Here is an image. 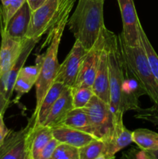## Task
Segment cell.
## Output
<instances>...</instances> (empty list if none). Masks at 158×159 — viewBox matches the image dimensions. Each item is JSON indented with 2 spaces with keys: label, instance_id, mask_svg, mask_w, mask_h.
Listing matches in <instances>:
<instances>
[{
  "label": "cell",
  "instance_id": "1",
  "mask_svg": "<svg viewBox=\"0 0 158 159\" xmlns=\"http://www.w3.org/2000/svg\"><path fill=\"white\" fill-rule=\"evenodd\" d=\"M68 26L75 40L89 50L105 26L104 1L79 0L75 10L68 19Z\"/></svg>",
  "mask_w": 158,
  "mask_h": 159
},
{
  "label": "cell",
  "instance_id": "2",
  "mask_svg": "<svg viewBox=\"0 0 158 159\" xmlns=\"http://www.w3.org/2000/svg\"><path fill=\"white\" fill-rule=\"evenodd\" d=\"M70 13L65 15L58 23L47 33V37L42 48L46 47L43 54L37 55L40 61V71L36 86V107L39 105L47 90L54 82L60 65L57 54L60 40L65 26L68 24Z\"/></svg>",
  "mask_w": 158,
  "mask_h": 159
},
{
  "label": "cell",
  "instance_id": "3",
  "mask_svg": "<svg viewBox=\"0 0 158 159\" xmlns=\"http://www.w3.org/2000/svg\"><path fill=\"white\" fill-rule=\"evenodd\" d=\"M108 43V82H109V107L114 116L116 125L123 124V112L121 107V89L122 84L123 55L119 37L110 31Z\"/></svg>",
  "mask_w": 158,
  "mask_h": 159
},
{
  "label": "cell",
  "instance_id": "4",
  "mask_svg": "<svg viewBox=\"0 0 158 159\" xmlns=\"http://www.w3.org/2000/svg\"><path fill=\"white\" fill-rule=\"evenodd\" d=\"M74 0H46L32 12L26 38L38 40L72 10Z\"/></svg>",
  "mask_w": 158,
  "mask_h": 159
},
{
  "label": "cell",
  "instance_id": "5",
  "mask_svg": "<svg viewBox=\"0 0 158 159\" xmlns=\"http://www.w3.org/2000/svg\"><path fill=\"white\" fill-rule=\"evenodd\" d=\"M118 36L127 62L153 102V107L158 109V82L152 71L142 44L140 43L139 46L129 47L125 43L122 34H118Z\"/></svg>",
  "mask_w": 158,
  "mask_h": 159
},
{
  "label": "cell",
  "instance_id": "6",
  "mask_svg": "<svg viewBox=\"0 0 158 159\" xmlns=\"http://www.w3.org/2000/svg\"><path fill=\"white\" fill-rule=\"evenodd\" d=\"M84 110L88 114L92 127L93 136L104 143L109 141L116 126L109 104L94 95Z\"/></svg>",
  "mask_w": 158,
  "mask_h": 159
},
{
  "label": "cell",
  "instance_id": "7",
  "mask_svg": "<svg viewBox=\"0 0 158 159\" xmlns=\"http://www.w3.org/2000/svg\"><path fill=\"white\" fill-rule=\"evenodd\" d=\"M108 32L109 30L105 26L94 44L88 50L82 61L75 84L71 89H77L83 87L92 88L101 54L106 43Z\"/></svg>",
  "mask_w": 158,
  "mask_h": 159
},
{
  "label": "cell",
  "instance_id": "8",
  "mask_svg": "<svg viewBox=\"0 0 158 159\" xmlns=\"http://www.w3.org/2000/svg\"><path fill=\"white\" fill-rule=\"evenodd\" d=\"M87 51L88 50L85 49L80 42L75 40L66 58L59 66L54 82H60L64 87L72 89Z\"/></svg>",
  "mask_w": 158,
  "mask_h": 159
},
{
  "label": "cell",
  "instance_id": "9",
  "mask_svg": "<svg viewBox=\"0 0 158 159\" xmlns=\"http://www.w3.org/2000/svg\"><path fill=\"white\" fill-rule=\"evenodd\" d=\"M122 21V36L125 43L129 47L140 44L139 22L133 0H117Z\"/></svg>",
  "mask_w": 158,
  "mask_h": 159
},
{
  "label": "cell",
  "instance_id": "10",
  "mask_svg": "<svg viewBox=\"0 0 158 159\" xmlns=\"http://www.w3.org/2000/svg\"><path fill=\"white\" fill-rule=\"evenodd\" d=\"M37 42L38 40H34V39H25L23 41V49L17 60L15 61L12 68L0 77V91L4 95L5 98L7 100L10 101L17 76L21 68L24 66L26 59L32 52L33 49L35 48Z\"/></svg>",
  "mask_w": 158,
  "mask_h": 159
},
{
  "label": "cell",
  "instance_id": "11",
  "mask_svg": "<svg viewBox=\"0 0 158 159\" xmlns=\"http://www.w3.org/2000/svg\"><path fill=\"white\" fill-rule=\"evenodd\" d=\"M31 121L27 126L20 130H10L4 143L0 145V159H25L26 158V138Z\"/></svg>",
  "mask_w": 158,
  "mask_h": 159
},
{
  "label": "cell",
  "instance_id": "12",
  "mask_svg": "<svg viewBox=\"0 0 158 159\" xmlns=\"http://www.w3.org/2000/svg\"><path fill=\"white\" fill-rule=\"evenodd\" d=\"M31 125L26 138V158L37 159L40 152L53 138L52 129L45 126H33L32 118Z\"/></svg>",
  "mask_w": 158,
  "mask_h": 159
},
{
  "label": "cell",
  "instance_id": "13",
  "mask_svg": "<svg viewBox=\"0 0 158 159\" xmlns=\"http://www.w3.org/2000/svg\"><path fill=\"white\" fill-rule=\"evenodd\" d=\"M31 14L32 11L26 2L7 23H4L0 20V30L12 38L24 40L29 29Z\"/></svg>",
  "mask_w": 158,
  "mask_h": 159
},
{
  "label": "cell",
  "instance_id": "14",
  "mask_svg": "<svg viewBox=\"0 0 158 159\" xmlns=\"http://www.w3.org/2000/svg\"><path fill=\"white\" fill-rule=\"evenodd\" d=\"M110 32V31H109ZM108 32V34H109ZM106 43L101 54L99 66L92 85V90L96 96L109 104V82H108V43Z\"/></svg>",
  "mask_w": 158,
  "mask_h": 159
},
{
  "label": "cell",
  "instance_id": "15",
  "mask_svg": "<svg viewBox=\"0 0 158 159\" xmlns=\"http://www.w3.org/2000/svg\"><path fill=\"white\" fill-rule=\"evenodd\" d=\"M2 36L0 47V77L7 72L21 53L24 40H17L8 36L2 30H0Z\"/></svg>",
  "mask_w": 158,
  "mask_h": 159
},
{
  "label": "cell",
  "instance_id": "16",
  "mask_svg": "<svg viewBox=\"0 0 158 159\" xmlns=\"http://www.w3.org/2000/svg\"><path fill=\"white\" fill-rule=\"evenodd\" d=\"M72 94L71 89L68 87H64L56 102L51 107L46 119L43 126L54 128L61 124L67 115L71 110H73Z\"/></svg>",
  "mask_w": 158,
  "mask_h": 159
},
{
  "label": "cell",
  "instance_id": "17",
  "mask_svg": "<svg viewBox=\"0 0 158 159\" xmlns=\"http://www.w3.org/2000/svg\"><path fill=\"white\" fill-rule=\"evenodd\" d=\"M64 89V86L60 82H54L52 84L43 96L40 103L36 107L35 111L31 117L33 122V126L39 127L43 125L51 107L61 94Z\"/></svg>",
  "mask_w": 158,
  "mask_h": 159
},
{
  "label": "cell",
  "instance_id": "18",
  "mask_svg": "<svg viewBox=\"0 0 158 159\" xmlns=\"http://www.w3.org/2000/svg\"><path fill=\"white\" fill-rule=\"evenodd\" d=\"M53 138L59 143L66 144L77 148L84 147L93 140L96 139L92 135L75 129L58 126L52 128Z\"/></svg>",
  "mask_w": 158,
  "mask_h": 159
},
{
  "label": "cell",
  "instance_id": "19",
  "mask_svg": "<svg viewBox=\"0 0 158 159\" xmlns=\"http://www.w3.org/2000/svg\"><path fill=\"white\" fill-rule=\"evenodd\" d=\"M133 143L132 131L124 126V124L116 126L114 134L109 141L105 143L104 154L109 156H115L117 152Z\"/></svg>",
  "mask_w": 158,
  "mask_h": 159
},
{
  "label": "cell",
  "instance_id": "20",
  "mask_svg": "<svg viewBox=\"0 0 158 159\" xmlns=\"http://www.w3.org/2000/svg\"><path fill=\"white\" fill-rule=\"evenodd\" d=\"M60 126L75 129L92 135L93 130L88 114L84 109H73L68 113ZM94 137V136H93Z\"/></svg>",
  "mask_w": 158,
  "mask_h": 159
},
{
  "label": "cell",
  "instance_id": "21",
  "mask_svg": "<svg viewBox=\"0 0 158 159\" xmlns=\"http://www.w3.org/2000/svg\"><path fill=\"white\" fill-rule=\"evenodd\" d=\"M133 142L139 149L144 152L158 150V133L148 130L139 128L132 131Z\"/></svg>",
  "mask_w": 158,
  "mask_h": 159
},
{
  "label": "cell",
  "instance_id": "22",
  "mask_svg": "<svg viewBox=\"0 0 158 159\" xmlns=\"http://www.w3.org/2000/svg\"><path fill=\"white\" fill-rule=\"evenodd\" d=\"M139 33L140 43L147 54L152 71L158 82V54H156L154 48H153L151 43L149 40L141 23H139Z\"/></svg>",
  "mask_w": 158,
  "mask_h": 159
},
{
  "label": "cell",
  "instance_id": "23",
  "mask_svg": "<svg viewBox=\"0 0 158 159\" xmlns=\"http://www.w3.org/2000/svg\"><path fill=\"white\" fill-rule=\"evenodd\" d=\"M105 144L101 140L94 139L84 147L78 148L79 159H95L104 154Z\"/></svg>",
  "mask_w": 158,
  "mask_h": 159
},
{
  "label": "cell",
  "instance_id": "24",
  "mask_svg": "<svg viewBox=\"0 0 158 159\" xmlns=\"http://www.w3.org/2000/svg\"><path fill=\"white\" fill-rule=\"evenodd\" d=\"M72 103L74 109H84L94 96L91 87H83L77 89H71Z\"/></svg>",
  "mask_w": 158,
  "mask_h": 159
},
{
  "label": "cell",
  "instance_id": "25",
  "mask_svg": "<svg viewBox=\"0 0 158 159\" xmlns=\"http://www.w3.org/2000/svg\"><path fill=\"white\" fill-rule=\"evenodd\" d=\"M26 2V0H1L0 20L4 23H7Z\"/></svg>",
  "mask_w": 158,
  "mask_h": 159
},
{
  "label": "cell",
  "instance_id": "26",
  "mask_svg": "<svg viewBox=\"0 0 158 159\" xmlns=\"http://www.w3.org/2000/svg\"><path fill=\"white\" fill-rule=\"evenodd\" d=\"M50 159H79L78 148L60 143Z\"/></svg>",
  "mask_w": 158,
  "mask_h": 159
},
{
  "label": "cell",
  "instance_id": "27",
  "mask_svg": "<svg viewBox=\"0 0 158 159\" xmlns=\"http://www.w3.org/2000/svg\"><path fill=\"white\" fill-rule=\"evenodd\" d=\"M35 85L33 82L29 81L22 75L19 74L15 80V85H14L13 92L16 93V97L15 100L20 99L24 94L27 93L29 90L32 89V87Z\"/></svg>",
  "mask_w": 158,
  "mask_h": 159
},
{
  "label": "cell",
  "instance_id": "28",
  "mask_svg": "<svg viewBox=\"0 0 158 159\" xmlns=\"http://www.w3.org/2000/svg\"><path fill=\"white\" fill-rule=\"evenodd\" d=\"M135 114V118L141 120L148 121L153 125H158V109L152 106L150 108H139Z\"/></svg>",
  "mask_w": 158,
  "mask_h": 159
},
{
  "label": "cell",
  "instance_id": "29",
  "mask_svg": "<svg viewBox=\"0 0 158 159\" xmlns=\"http://www.w3.org/2000/svg\"><path fill=\"white\" fill-rule=\"evenodd\" d=\"M60 144L55 138H53L50 141H49L47 144L46 145V147L43 149L40 154L39 155L38 158L37 159H50V158L51 155H52L53 152H54L56 148L57 147V145Z\"/></svg>",
  "mask_w": 158,
  "mask_h": 159
},
{
  "label": "cell",
  "instance_id": "30",
  "mask_svg": "<svg viewBox=\"0 0 158 159\" xmlns=\"http://www.w3.org/2000/svg\"><path fill=\"white\" fill-rule=\"evenodd\" d=\"M126 159H153L148 154L141 149L131 148L122 154Z\"/></svg>",
  "mask_w": 158,
  "mask_h": 159
},
{
  "label": "cell",
  "instance_id": "31",
  "mask_svg": "<svg viewBox=\"0 0 158 159\" xmlns=\"http://www.w3.org/2000/svg\"><path fill=\"white\" fill-rule=\"evenodd\" d=\"M3 116H4V114L0 115V145H2L4 143L6 137L10 132V130L8 129V127L5 124Z\"/></svg>",
  "mask_w": 158,
  "mask_h": 159
},
{
  "label": "cell",
  "instance_id": "32",
  "mask_svg": "<svg viewBox=\"0 0 158 159\" xmlns=\"http://www.w3.org/2000/svg\"><path fill=\"white\" fill-rule=\"evenodd\" d=\"M9 102H10V101L7 100V99L5 98L4 95H3L2 93H1V91H0V115L4 114L6 109L9 107Z\"/></svg>",
  "mask_w": 158,
  "mask_h": 159
},
{
  "label": "cell",
  "instance_id": "33",
  "mask_svg": "<svg viewBox=\"0 0 158 159\" xmlns=\"http://www.w3.org/2000/svg\"><path fill=\"white\" fill-rule=\"evenodd\" d=\"M46 0H26V2L29 5L31 11L33 12L36 9L40 8Z\"/></svg>",
  "mask_w": 158,
  "mask_h": 159
},
{
  "label": "cell",
  "instance_id": "34",
  "mask_svg": "<svg viewBox=\"0 0 158 159\" xmlns=\"http://www.w3.org/2000/svg\"><path fill=\"white\" fill-rule=\"evenodd\" d=\"M153 159H158V150L150 151V152H146Z\"/></svg>",
  "mask_w": 158,
  "mask_h": 159
},
{
  "label": "cell",
  "instance_id": "35",
  "mask_svg": "<svg viewBox=\"0 0 158 159\" xmlns=\"http://www.w3.org/2000/svg\"><path fill=\"white\" fill-rule=\"evenodd\" d=\"M116 157L115 156H109V155H105V154H102V155H99L98 158H96L95 159H115Z\"/></svg>",
  "mask_w": 158,
  "mask_h": 159
},
{
  "label": "cell",
  "instance_id": "36",
  "mask_svg": "<svg viewBox=\"0 0 158 159\" xmlns=\"http://www.w3.org/2000/svg\"><path fill=\"white\" fill-rule=\"evenodd\" d=\"M121 159H126V158H125V157L123 156V155H122V157H121Z\"/></svg>",
  "mask_w": 158,
  "mask_h": 159
},
{
  "label": "cell",
  "instance_id": "37",
  "mask_svg": "<svg viewBox=\"0 0 158 159\" xmlns=\"http://www.w3.org/2000/svg\"><path fill=\"white\" fill-rule=\"evenodd\" d=\"M95 1H104L105 2V0H95Z\"/></svg>",
  "mask_w": 158,
  "mask_h": 159
}]
</instances>
